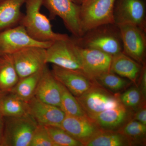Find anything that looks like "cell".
I'll list each match as a JSON object with an SVG mask.
<instances>
[{
    "label": "cell",
    "instance_id": "obj_1",
    "mask_svg": "<svg viewBox=\"0 0 146 146\" xmlns=\"http://www.w3.org/2000/svg\"><path fill=\"white\" fill-rule=\"evenodd\" d=\"M44 0H27L26 13L20 24L25 28L30 36L41 42H53L70 38L66 34L53 31L49 19L41 13Z\"/></svg>",
    "mask_w": 146,
    "mask_h": 146
},
{
    "label": "cell",
    "instance_id": "obj_2",
    "mask_svg": "<svg viewBox=\"0 0 146 146\" xmlns=\"http://www.w3.org/2000/svg\"><path fill=\"white\" fill-rule=\"evenodd\" d=\"M74 41L80 46L99 50L112 56L123 51L119 31L115 24L93 29Z\"/></svg>",
    "mask_w": 146,
    "mask_h": 146
},
{
    "label": "cell",
    "instance_id": "obj_3",
    "mask_svg": "<svg viewBox=\"0 0 146 146\" xmlns=\"http://www.w3.org/2000/svg\"><path fill=\"white\" fill-rule=\"evenodd\" d=\"M115 0H85L80 5V26L82 35L98 27L115 24Z\"/></svg>",
    "mask_w": 146,
    "mask_h": 146
},
{
    "label": "cell",
    "instance_id": "obj_4",
    "mask_svg": "<svg viewBox=\"0 0 146 146\" xmlns=\"http://www.w3.org/2000/svg\"><path fill=\"white\" fill-rule=\"evenodd\" d=\"M37 123L29 115L5 117L1 145L7 146H30Z\"/></svg>",
    "mask_w": 146,
    "mask_h": 146
},
{
    "label": "cell",
    "instance_id": "obj_5",
    "mask_svg": "<svg viewBox=\"0 0 146 146\" xmlns=\"http://www.w3.org/2000/svg\"><path fill=\"white\" fill-rule=\"evenodd\" d=\"M76 98L89 117L121 104L119 96L109 93L98 83Z\"/></svg>",
    "mask_w": 146,
    "mask_h": 146
},
{
    "label": "cell",
    "instance_id": "obj_6",
    "mask_svg": "<svg viewBox=\"0 0 146 146\" xmlns=\"http://www.w3.org/2000/svg\"><path fill=\"white\" fill-rule=\"evenodd\" d=\"M43 5L48 10L52 19L59 17L66 28L76 38L82 36L80 26V5L72 0H44Z\"/></svg>",
    "mask_w": 146,
    "mask_h": 146
},
{
    "label": "cell",
    "instance_id": "obj_7",
    "mask_svg": "<svg viewBox=\"0 0 146 146\" xmlns=\"http://www.w3.org/2000/svg\"><path fill=\"white\" fill-rule=\"evenodd\" d=\"M52 42L35 40L29 35L23 26L19 25L0 31V56L12 54L29 47L47 48Z\"/></svg>",
    "mask_w": 146,
    "mask_h": 146
},
{
    "label": "cell",
    "instance_id": "obj_8",
    "mask_svg": "<svg viewBox=\"0 0 146 146\" xmlns=\"http://www.w3.org/2000/svg\"><path fill=\"white\" fill-rule=\"evenodd\" d=\"M47 63H52L60 68L81 71L82 66L73 39L57 40L46 49Z\"/></svg>",
    "mask_w": 146,
    "mask_h": 146
},
{
    "label": "cell",
    "instance_id": "obj_9",
    "mask_svg": "<svg viewBox=\"0 0 146 146\" xmlns=\"http://www.w3.org/2000/svg\"><path fill=\"white\" fill-rule=\"evenodd\" d=\"M74 43L82 72L89 78L96 81L102 75L110 72L112 56L99 50L80 46Z\"/></svg>",
    "mask_w": 146,
    "mask_h": 146
},
{
    "label": "cell",
    "instance_id": "obj_10",
    "mask_svg": "<svg viewBox=\"0 0 146 146\" xmlns=\"http://www.w3.org/2000/svg\"><path fill=\"white\" fill-rule=\"evenodd\" d=\"M117 26L123 46V52L142 65L145 64L146 51V31L135 25Z\"/></svg>",
    "mask_w": 146,
    "mask_h": 146
},
{
    "label": "cell",
    "instance_id": "obj_11",
    "mask_svg": "<svg viewBox=\"0 0 146 146\" xmlns=\"http://www.w3.org/2000/svg\"><path fill=\"white\" fill-rule=\"evenodd\" d=\"M46 48L31 46L12 54L20 79L41 70L47 65Z\"/></svg>",
    "mask_w": 146,
    "mask_h": 146
},
{
    "label": "cell",
    "instance_id": "obj_12",
    "mask_svg": "<svg viewBox=\"0 0 146 146\" xmlns=\"http://www.w3.org/2000/svg\"><path fill=\"white\" fill-rule=\"evenodd\" d=\"M146 3L144 0H115V24L135 25L146 31Z\"/></svg>",
    "mask_w": 146,
    "mask_h": 146
},
{
    "label": "cell",
    "instance_id": "obj_13",
    "mask_svg": "<svg viewBox=\"0 0 146 146\" xmlns=\"http://www.w3.org/2000/svg\"><path fill=\"white\" fill-rule=\"evenodd\" d=\"M51 71L56 80L75 97L80 96L98 83L81 71L69 70L53 65Z\"/></svg>",
    "mask_w": 146,
    "mask_h": 146
},
{
    "label": "cell",
    "instance_id": "obj_14",
    "mask_svg": "<svg viewBox=\"0 0 146 146\" xmlns=\"http://www.w3.org/2000/svg\"><path fill=\"white\" fill-rule=\"evenodd\" d=\"M60 127L83 146L101 129L86 115L80 117L66 115Z\"/></svg>",
    "mask_w": 146,
    "mask_h": 146
},
{
    "label": "cell",
    "instance_id": "obj_15",
    "mask_svg": "<svg viewBox=\"0 0 146 146\" xmlns=\"http://www.w3.org/2000/svg\"><path fill=\"white\" fill-rule=\"evenodd\" d=\"M29 114L37 123L44 126L60 127L66 115L60 108L33 97L28 102Z\"/></svg>",
    "mask_w": 146,
    "mask_h": 146
},
{
    "label": "cell",
    "instance_id": "obj_16",
    "mask_svg": "<svg viewBox=\"0 0 146 146\" xmlns=\"http://www.w3.org/2000/svg\"><path fill=\"white\" fill-rule=\"evenodd\" d=\"M35 97L48 104L60 108L61 98L60 83L47 65L43 70Z\"/></svg>",
    "mask_w": 146,
    "mask_h": 146
},
{
    "label": "cell",
    "instance_id": "obj_17",
    "mask_svg": "<svg viewBox=\"0 0 146 146\" xmlns=\"http://www.w3.org/2000/svg\"><path fill=\"white\" fill-rule=\"evenodd\" d=\"M130 112L122 103L117 107L110 108L90 117L101 129L115 131L119 129L129 120Z\"/></svg>",
    "mask_w": 146,
    "mask_h": 146
},
{
    "label": "cell",
    "instance_id": "obj_18",
    "mask_svg": "<svg viewBox=\"0 0 146 146\" xmlns=\"http://www.w3.org/2000/svg\"><path fill=\"white\" fill-rule=\"evenodd\" d=\"M143 65L122 52L112 56L110 72L136 84Z\"/></svg>",
    "mask_w": 146,
    "mask_h": 146
},
{
    "label": "cell",
    "instance_id": "obj_19",
    "mask_svg": "<svg viewBox=\"0 0 146 146\" xmlns=\"http://www.w3.org/2000/svg\"><path fill=\"white\" fill-rule=\"evenodd\" d=\"M27 0H4L0 2V31L20 24L21 9Z\"/></svg>",
    "mask_w": 146,
    "mask_h": 146
},
{
    "label": "cell",
    "instance_id": "obj_20",
    "mask_svg": "<svg viewBox=\"0 0 146 146\" xmlns=\"http://www.w3.org/2000/svg\"><path fill=\"white\" fill-rule=\"evenodd\" d=\"M20 79L12 54L0 56V90L10 92Z\"/></svg>",
    "mask_w": 146,
    "mask_h": 146
},
{
    "label": "cell",
    "instance_id": "obj_21",
    "mask_svg": "<svg viewBox=\"0 0 146 146\" xmlns=\"http://www.w3.org/2000/svg\"><path fill=\"white\" fill-rule=\"evenodd\" d=\"M28 115V102L11 92H7L0 100V115L3 117Z\"/></svg>",
    "mask_w": 146,
    "mask_h": 146
},
{
    "label": "cell",
    "instance_id": "obj_22",
    "mask_svg": "<svg viewBox=\"0 0 146 146\" xmlns=\"http://www.w3.org/2000/svg\"><path fill=\"white\" fill-rule=\"evenodd\" d=\"M131 145L129 140L119 131L102 129L85 145L86 146Z\"/></svg>",
    "mask_w": 146,
    "mask_h": 146
},
{
    "label": "cell",
    "instance_id": "obj_23",
    "mask_svg": "<svg viewBox=\"0 0 146 146\" xmlns=\"http://www.w3.org/2000/svg\"><path fill=\"white\" fill-rule=\"evenodd\" d=\"M44 68L31 75L20 79L10 92L28 102L35 96Z\"/></svg>",
    "mask_w": 146,
    "mask_h": 146
},
{
    "label": "cell",
    "instance_id": "obj_24",
    "mask_svg": "<svg viewBox=\"0 0 146 146\" xmlns=\"http://www.w3.org/2000/svg\"><path fill=\"white\" fill-rule=\"evenodd\" d=\"M59 83L61 91L60 109L68 116L80 117L86 115L76 97L65 86Z\"/></svg>",
    "mask_w": 146,
    "mask_h": 146
},
{
    "label": "cell",
    "instance_id": "obj_25",
    "mask_svg": "<svg viewBox=\"0 0 146 146\" xmlns=\"http://www.w3.org/2000/svg\"><path fill=\"white\" fill-rule=\"evenodd\" d=\"M118 131L125 136L133 145L141 142H145L146 125L136 120L131 119Z\"/></svg>",
    "mask_w": 146,
    "mask_h": 146
},
{
    "label": "cell",
    "instance_id": "obj_26",
    "mask_svg": "<svg viewBox=\"0 0 146 146\" xmlns=\"http://www.w3.org/2000/svg\"><path fill=\"white\" fill-rule=\"evenodd\" d=\"M46 127L50 137L56 146H83L80 142L73 138L60 127L56 126Z\"/></svg>",
    "mask_w": 146,
    "mask_h": 146
},
{
    "label": "cell",
    "instance_id": "obj_27",
    "mask_svg": "<svg viewBox=\"0 0 146 146\" xmlns=\"http://www.w3.org/2000/svg\"><path fill=\"white\" fill-rule=\"evenodd\" d=\"M96 81L101 86L114 92L125 89L131 82L111 72L102 75Z\"/></svg>",
    "mask_w": 146,
    "mask_h": 146
},
{
    "label": "cell",
    "instance_id": "obj_28",
    "mask_svg": "<svg viewBox=\"0 0 146 146\" xmlns=\"http://www.w3.org/2000/svg\"><path fill=\"white\" fill-rule=\"evenodd\" d=\"M119 99L122 104L128 109H136L145 99L140 89L136 87H131L125 91L119 96Z\"/></svg>",
    "mask_w": 146,
    "mask_h": 146
},
{
    "label": "cell",
    "instance_id": "obj_29",
    "mask_svg": "<svg viewBox=\"0 0 146 146\" xmlns=\"http://www.w3.org/2000/svg\"><path fill=\"white\" fill-rule=\"evenodd\" d=\"M30 146H56L46 127L38 125L35 130Z\"/></svg>",
    "mask_w": 146,
    "mask_h": 146
},
{
    "label": "cell",
    "instance_id": "obj_30",
    "mask_svg": "<svg viewBox=\"0 0 146 146\" xmlns=\"http://www.w3.org/2000/svg\"><path fill=\"white\" fill-rule=\"evenodd\" d=\"M133 119L136 120L146 125V108L145 102L144 101L136 108Z\"/></svg>",
    "mask_w": 146,
    "mask_h": 146
},
{
    "label": "cell",
    "instance_id": "obj_31",
    "mask_svg": "<svg viewBox=\"0 0 146 146\" xmlns=\"http://www.w3.org/2000/svg\"><path fill=\"white\" fill-rule=\"evenodd\" d=\"M140 88L142 95L145 98L146 94V66L144 64L140 76Z\"/></svg>",
    "mask_w": 146,
    "mask_h": 146
},
{
    "label": "cell",
    "instance_id": "obj_32",
    "mask_svg": "<svg viewBox=\"0 0 146 146\" xmlns=\"http://www.w3.org/2000/svg\"><path fill=\"white\" fill-rule=\"evenodd\" d=\"M3 127V117L0 115V145L2 136Z\"/></svg>",
    "mask_w": 146,
    "mask_h": 146
},
{
    "label": "cell",
    "instance_id": "obj_33",
    "mask_svg": "<svg viewBox=\"0 0 146 146\" xmlns=\"http://www.w3.org/2000/svg\"><path fill=\"white\" fill-rule=\"evenodd\" d=\"M72 1L74 3H75L77 5H80L85 0H72Z\"/></svg>",
    "mask_w": 146,
    "mask_h": 146
},
{
    "label": "cell",
    "instance_id": "obj_34",
    "mask_svg": "<svg viewBox=\"0 0 146 146\" xmlns=\"http://www.w3.org/2000/svg\"><path fill=\"white\" fill-rule=\"evenodd\" d=\"M7 93V92H4V91L0 90V100Z\"/></svg>",
    "mask_w": 146,
    "mask_h": 146
},
{
    "label": "cell",
    "instance_id": "obj_35",
    "mask_svg": "<svg viewBox=\"0 0 146 146\" xmlns=\"http://www.w3.org/2000/svg\"><path fill=\"white\" fill-rule=\"evenodd\" d=\"M4 1V0H0V2H1L2 1Z\"/></svg>",
    "mask_w": 146,
    "mask_h": 146
}]
</instances>
